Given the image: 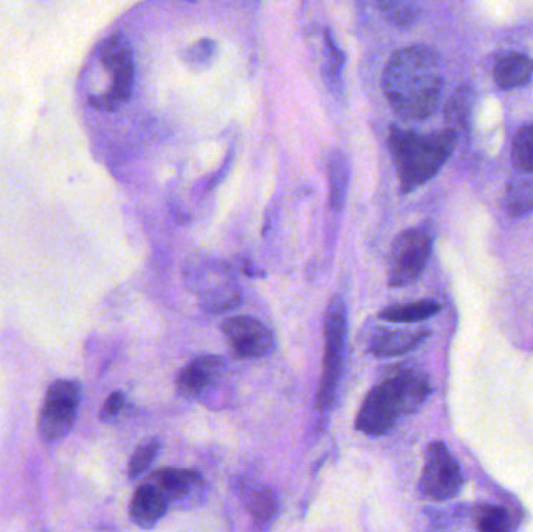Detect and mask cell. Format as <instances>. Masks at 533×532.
<instances>
[{
	"label": "cell",
	"instance_id": "obj_24",
	"mask_svg": "<svg viewBox=\"0 0 533 532\" xmlns=\"http://www.w3.org/2000/svg\"><path fill=\"white\" fill-rule=\"evenodd\" d=\"M471 102H473V93H471L470 88L457 89L456 93L452 94L451 99H449L445 108V118L456 132L457 127H466V119L471 113Z\"/></svg>",
	"mask_w": 533,
	"mask_h": 532
},
{
	"label": "cell",
	"instance_id": "obj_14",
	"mask_svg": "<svg viewBox=\"0 0 533 532\" xmlns=\"http://www.w3.org/2000/svg\"><path fill=\"white\" fill-rule=\"evenodd\" d=\"M205 281L206 283H203L202 288L198 291L200 305L205 311L219 314L241 305V291L237 289L233 281L220 277V275L217 277V281H212V278L209 277L205 278Z\"/></svg>",
	"mask_w": 533,
	"mask_h": 532
},
{
	"label": "cell",
	"instance_id": "obj_19",
	"mask_svg": "<svg viewBox=\"0 0 533 532\" xmlns=\"http://www.w3.org/2000/svg\"><path fill=\"white\" fill-rule=\"evenodd\" d=\"M502 205L512 217L533 213V177H518L510 181Z\"/></svg>",
	"mask_w": 533,
	"mask_h": 532
},
{
	"label": "cell",
	"instance_id": "obj_4",
	"mask_svg": "<svg viewBox=\"0 0 533 532\" xmlns=\"http://www.w3.org/2000/svg\"><path fill=\"white\" fill-rule=\"evenodd\" d=\"M100 61L110 75V86L105 93L91 97V103L97 110L110 113L119 110L133 93L136 68L130 41L121 33L110 36L100 49Z\"/></svg>",
	"mask_w": 533,
	"mask_h": 532
},
{
	"label": "cell",
	"instance_id": "obj_21",
	"mask_svg": "<svg viewBox=\"0 0 533 532\" xmlns=\"http://www.w3.org/2000/svg\"><path fill=\"white\" fill-rule=\"evenodd\" d=\"M326 60L323 66V80L332 93L342 91L343 54L332 38L331 30H325Z\"/></svg>",
	"mask_w": 533,
	"mask_h": 532
},
{
	"label": "cell",
	"instance_id": "obj_18",
	"mask_svg": "<svg viewBox=\"0 0 533 532\" xmlns=\"http://www.w3.org/2000/svg\"><path fill=\"white\" fill-rule=\"evenodd\" d=\"M442 311V305L435 300H417L385 308L379 317L393 323H415L431 319Z\"/></svg>",
	"mask_w": 533,
	"mask_h": 532
},
{
	"label": "cell",
	"instance_id": "obj_11",
	"mask_svg": "<svg viewBox=\"0 0 533 532\" xmlns=\"http://www.w3.org/2000/svg\"><path fill=\"white\" fill-rule=\"evenodd\" d=\"M431 330H382L370 342L371 355L378 358H395L415 352L431 337Z\"/></svg>",
	"mask_w": 533,
	"mask_h": 532
},
{
	"label": "cell",
	"instance_id": "obj_2",
	"mask_svg": "<svg viewBox=\"0 0 533 532\" xmlns=\"http://www.w3.org/2000/svg\"><path fill=\"white\" fill-rule=\"evenodd\" d=\"M431 395L429 376L412 366L390 367L362 403L356 417V430L367 436H384L399 419L418 411Z\"/></svg>",
	"mask_w": 533,
	"mask_h": 532
},
{
	"label": "cell",
	"instance_id": "obj_7",
	"mask_svg": "<svg viewBox=\"0 0 533 532\" xmlns=\"http://www.w3.org/2000/svg\"><path fill=\"white\" fill-rule=\"evenodd\" d=\"M462 470L449 448L440 440H435L424 450V465L421 472L418 492L424 500L442 501L456 498L463 489Z\"/></svg>",
	"mask_w": 533,
	"mask_h": 532
},
{
	"label": "cell",
	"instance_id": "obj_15",
	"mask_svg": "<svg viewBox=\"0 0 533 532\" xmlns=\"http://www.w3.org/2000/svg\"><path fill=\"white\" fill-rule=\"evenodd\" d=\"M493 75L499 88H521L532 79L533 60L523 54L504 55L496 61Z\"/></svg>",
	"mask_w": 533,
	"mask_h": 532
},
{
	"label": "cell",
	"instance_id": "obj_3",
	"mask_svg": "<svg viewBox=\"0 0 533 532\" xmlns=\"http://www.w3.org/2000/svg\"><path fill=\"white\" fill-rule=\"evenodd\" d=\"M459 133L454 128L420 135L393 127L389 146L404 194L426 185L448 163L456 149Z\"/></svg>",
	"mask_w": 533,
	"mask_h": 532
},
{
	"label": "cell",
	"instance_id": "obj_13",
	"mask_svg": "<svg viewBox=\"0 0 533 532\" xmlns=\"http://www.w3.org/2000/svg\"><path fill=\"white\" fill-rule=\"evenodd\" d=\"M149 481L164 493L169 503L183 500L203 486L200 473L186 469H161L153 473Z\"/></svg>",
	"mask_w": 533,
	"mask_h": 532
},
{
	"label": "cell",
	"instance_id": "obj_25",
	"mask_svg": "<svg viewBox=\"0 0 533 532\" xmlns=\"http://www.w3.org/2000/svg\"><path fill=\"white\" fill-rule=\"evenodd\" d=\"M184 63L192 69H205L211 66L217 57V43L211 38H202L183 50Z\"/></svg>",
	"mask_w": 533,
	"mask_h": 532
},
{
	"label": "cell",
	"instance_id": "obj_5",
	"mask_svg": "<svg viewBox=\"0 0 533 532\" xmlns=\"http://www.w3.org/2000/svg\"><path fill=\"white\" fill-rule=\"evenodd\" d=\"M82 395L80 381L63 378L50 384L38 417L39 439L44 444H57L71 433Z\"/></svg>",
	"mask_w": 533,
	"mask_h": 532
},
{
	"label": "cell",
	"instance_id": "obj_20",
	"mask_svg": "<svg viewBox=\"0 0 533 532\" xmlns=\"http://www.w3.org/2000/svg\"><path fill=\"white\" fill-rule=\"evenodd\" d=\"M474 528L481 532H510L516 529V520L509 509L499 504H481L474 509Z\"/></svg>",
	"mask_w": 533,
	"mask_h": 532
},
{
	"label": "cell",
	"instance_id": "obj_10",
	"mask_svg": "<svg viewBox=\"0 0 533 532\" xmlns=\"http://www.w3.org/2000/svg\"><path fill=\"white\" fill-rule=\"evenodd\" d=\"M226 373V362L220 356H198L184 367L177 380L178 391L184 397H200L217 386Z\"/></svg>",
	"mask_w": 533,
	"mask_h": 532
},
{
	"label": "cell",
	"instance_id": "obj_27",
	"mask_svg": "<svg viewBox=\"0 0 533 532\" xmlns=\"http://www.w3.org/2000/svg\"><path fill=\"white\" fill-rule=\"evenodd\" d=\"M124 406L125 395L122 392H113L110 397L106 398L105 405L100 411V420L102 422H110L124 409Z\"/></svg>",
	"mask_w": 533,
	"mask_h": 532
},
{
	"label": "cell",
	"instance_id": "obj_16",
	"mask_svg": "<svg viewBox=\"0 0 533 532\" xmlns=\"http://www.w3.org/2000/svg\"><path fill=\"white\" fill-rule=\"evenodd\" d=\"M242 500L256 525L267 528L275 520L276 512H278V497L270 487L261 486V484L245 487Z\"/></svg>",
	"mask_w": 533,
	"mask_h": 532
},
{
	"label": "cell",
	"instance_id": "obj_8",
	"mask_svg": "<svg viewBox=\"0 0 533 532\" xmlns=\"http://www.w3.org/2000/svg\"><path fill=\"white\" fill-rule=\"evenodd\" d=\"M432 253V236L426 228H410L393 241L387 275L392 288H404L423 275Z\"/></svg>",
	"mask_w": 533,
	"mask_h": 532
},
{
	"label": "cell",
	"instance_id": "obj_6",
	"mask_svg": "<svg viewBox=\"0 0 533 532\" xmlns=\"http://www.w3.org/2000/svg\"><path fill=\"white\" fill-rule=\"evenodd\" d=\"M346 342V306L343 298L336 297L328 306L325 319V353L322 378L317 389V408L329 411L336 400Z\"/></svg>",
	"mask_w": 533,
	"mask_h": 532
},
{
	"label": "cell",
	"instance_id": "obj_23",
	"mask_svg": "<svg viewBox=\"0 0 533 532\" xmlns=\"http://www.w3.org/2000/svg\"><path fill=\"white\" fill-rule=\"evenodd\" d=\"M382 13L399 27H409L417 21V0H376Z\"/></svg>",
	"mask_w": 533,
	"mask_h": 532
},
{
	"label": "cell",
	"instance_id": "obj_9",
	"mask_svg": "<svg viewBox=\"0 0 533 532\" xmlns=\"http://www.w3.org/2000/svg\"><path fill=\"white\" fill-rule=\"evenodd\" d=\"M222 331L237 358H264L275 348V337L255 317H231L223 322Z\"/></svg>",
	"mask_w": 533,
	"mask_h": 532
},
{
	"label": "cell",
	"instance_id": "obj_12",
	"mask_svg": "<svg viewBox=\"0 0 533 532\" xmlns=\"http://www.w3.org/2000/svg\"><path fill=\"white\" fill-rule=\"evenodd\" d=\"M167 508L169 500L152 481L147 479L136 489L135 495L131 498L130 517L139 528L152 529L166 515Z\"/></svg>",
	"mask_w": 533,
	"mask_h": 532
},
{
	"label": "cell",
	"instance_id": "obj_17",
	"mask_svg": "<svg viewBox=\"0 0 533 532\" xmlns=\"http://www.w3.org/2000/svg\"><path fill=\"white\" fill-rule=\"evenodd\" d=\"M329 202L332 210L342 211L350 188V161L345 153L334 150L328 160Z\"/></svg>",
	"mask_w": 533,
	"mask_h": 532
},
{
	"label": "cell",
	"instance_id": "obj_26",
	"mask_svg": "<svg viewBox=\"0 0 533 532\" xmlns=\"http://www.w3.org/2000/svg\"><path fill=\"white\" fill-rule=\"evenodd\" d=\"M159 448H161V444H159L158 439L145 440L144 444L136 448L130 462H128V476H130V479H138L139 476L144 475L150 469V465L153 464L156 456H158Z\"/></svg>",
	"mask_w": 533,
	"mask_h": 532
},
{
	"label": "cell",
	"instance_id": "obj_1",
	"mask_svg": "<svg viewBox=\"0 0 533 532\" xmlns=\"http://www.w3.org/2000/svg\"><path fill=\"white\" fill-rule=\"evenodd\" d=\"M381 86L401 118H429L440 105L445 88L442 60L428 46L399 49L382 72Z\"/></svg>",
	"mask_w": 533,
	"mask_h": 532
},
{
	"label": "cell",
	"instance_id": "obj_22",
	"mask_svg": "<svg viewBox=\"0 0 533 532\" xmlns=\"http://www.w3.org/2000/svg\"><path fill=\"white\" fill-rule=\"evenodd\" d=\"M513 163L524 174H533V125L519 128L513 139Z\"/></svg>",
	"mask_w": 533,
	"mask_h": 532
}]
</instances>
